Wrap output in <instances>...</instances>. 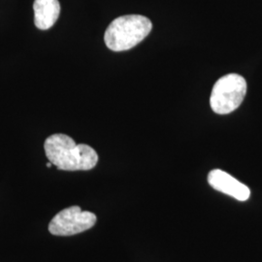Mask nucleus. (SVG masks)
<instances>
[{"label":"nucleus","instance_id":"obj_6","mask_svg":"<svg viewBox=\"0 0 262 262\" xmlns=\"http://www.w3.org/2000/svg\"><path fill=\"white\" fill-rule=\"evenodd\" d=\"M34 24L41 30L52 28L59 17L60 4L58 0H35L33 3Z\"/></svg>","mask_w":262,"mask_h":262},{"label":"nucleus","instance_id":"obj_7","mask_svg":"<svg viewBox=\"0 0 262 262\" xmlns=\"http://www.w3.org/2000/svg\"><path fill=\"white\" fill-rule=\"evenodd\" d=\"M52 165H53V163H52V162H51V161H50V162H48L47 167H49V168H50V167H51V166H52Z\"/></svg>","mask_w":262,"mask_h":262},{"label":"nucleus","instance_id":"obj_1","mask_svg":"<svg viewBox=\"0 0 262 262\" xmlns=\"http://www.w3.org/2000/svg\"><path fill=\"white\" fill-rule=\"evenodd\" d=\"M44 149L49 161L59 170L86 171L94 168L98 162V155L91 146L77 145L66 134H54L48 137Z\"/></svg>","mask_w":262,"mask_h":262},{"label":"nucleus","instance_id":"obj_3","mask_svg":"<svg viewBox=\"0 0 262 262\" xmlns=\"http://www.w3.org/2000/svg\"><path fill=\"white\" fill-rule=\"evenodd\" d=\"M247 94V82L239 74L231 73L220 78L213 86L210 105L214 112L226 115L235 111Z\"/></svg>","mask_w":262,"mask_h":262},{"label":"nucleus","instance_id":"obj_5","mask_svg":"<svg viewBox=\"0 0 262 262\" xmlns=\"http://www.w3.org/2000/svg\"><path fill=\"white\" fill-rule=\"evenodd\" d=\"M208 183L215 190L239 201H246L251 196L249 187L221 169H214L209 173Z\"/></svg>","mask_w":262,"mask_h":262},{"label":"nucleus","instance_id":"obj_2","mask_svg":"<svg viewBox=\"0 0 262 262\" xmlns=\"http://www.w3.org/2000/svg\"><path fill=\"white\" fill-rule=\"evenodd\" d=\"M152 25L141 15H126L114 19L105 31L104 41L114 52L127 51L149 35Z\"/></svg>","mask_w":262,"mask_h":262},{"label":"nucleus","instance_id":"obj_4","mask_svg":"<svg viewBox=\"0 0 262 262\" xmlns=\"http://www.w3.org/2000/svg\"><path fill=\"white\" fill-rule=\"evenodd\" d=\"M96 215L82 211L79 206L68 207L56 214L49 225L50 233L56 236H72L94 227Z\"/></svg>","mask_w":262,"mask_h":262}]
</instances>
